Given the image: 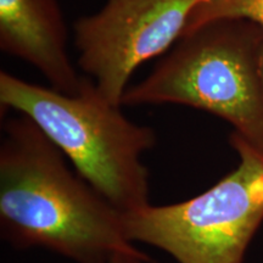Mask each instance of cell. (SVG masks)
I'll return each mask as SVG.
<instances>
[{"mask_svg":"<svg viewBox=\"0 0 263 263\" xmlns=\"http://www.w3.org/2000/svg\"><path fill=\"white\" fill-rule=\"evenodd\" d=\"M150 262V258L140 250L132 249L126 251H120L116 255L111 257L107 263H147Z\"/></svg>","mask_w":263,"mask_h":263,"instance_id":"obj_8","label":"cell"},{"mask_svg":"<svg viewBox=\"0 0 263 263\" xmlns=\"http://www.w3.org/2000/svg\"><path fill=\"white\" fill-rule=\"evenodd\" d=\"M0 50L37 68L52 89L80 91L84 77L68 54V32L58 0H0Z\"/></svg>","mask_w":263,"mask_h":263,"instance_id":"obj_6","label":"cell"},{"mask_svg":"<svg viewBox=\"0 0 263 263\" xmlns=\"http://www.w3.org/2000/svg\"><path fill=\"white\" fill-rule=\"evenodd\" d=\"M2 112L15 111L39 129L76 172L120 211L149 205V172L141 156L156 144L153 128L132 122L90 78L66 94L0 72Z\"/></svg>","mask_w":263,"mask_h":263,"instance_id":"obj_2","label":"cell"},{"mask_svg":"<svg viewBox=\"0 0 263 263\" xmlns=\"http://www.w3.org/2000/svg\"><path fill=\"white\" fill-rule=\"evenodd\" d=\"M236 168L206 192L172 205L123 212L132 244L144 242L178 263H242L263 221V154L233 133Z\"/></svg>","mask_w":263,"mask_h":263,"instance_id":"obj_4","label":"cell"},{"mask_svg":"<svg viewBox=\"0 0 263 263\" xmlns=\"http://www.w3.org/2000/svg\"><path fill=\"white\" fill-rule=\"evenodd\" d=\"M224 20H244L263 32V0H206L193 11L183 37L207 24Z\"/></svg>","mask_w":263,"mask_h":263,"instance_id":"obj_7","label":"cell"},{"mask_svg":"<svg viewBox=\"0 0 263 263\" xmlns=\"http://www.w3.org/2000/svg\"><path fill=\"white\" fill-rule=\"evenodd\" d=\"M0 143V230L16 249L42 248L76 263H107L136 249L123 212L76 171L31 118L8 117Z\"/></svg>","mask_w":263,"mask_h":263,"instance_id":"obj_1","label":"cell"},{"mask_svg":"<svg viewBox=\"0 0 263 263\" xmlns=\"http://www.w3.org/2000/svg\"><path fill=\"white\" fill-rule=\"evenodd\" d=\"M263 32L244 20L207 24L184 35L121 106L177 104L223 118L263 154V91L258 54Z\"/></svg>","mask_w":263,"mask_h":263,"instance_id":"obj_3","label":"cell"},{"mask_svg":"<svg viewBox=\"0 0 263 263\" xmlns=\"http://www.w3.org/2000/svg\"><path fill=\"white\" fill-rule=\"evenodd\" d=\"M258 71H259V78H261V85L263 91V41L261 43V48H259L258 54Z\"/></svg>","mask_w":263,"mask_h":263,"instance_id":"obj_9","label":"cell"},{"mask_svg":"<svg viewBox=\"0 0 263 263\" xmlns=\"http://www.w3.org/2000/svg\"><path fill=\"white\" fill-rule=\"evenodd\" d=\"M206 0H106L74 24L78 66L117 106L132 76L183 37L193 11Z\"/></svg>","mask_w":263,"mask_h":263,"instance_id":"obj_5","label":"cell"}]
</instances>
